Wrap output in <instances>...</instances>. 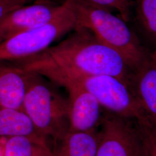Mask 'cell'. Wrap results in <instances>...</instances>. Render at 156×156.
<instances>
[{
	"instance_id": "obj_19",
	"label": "cell",
	"mask_w": 156,
	"mask_h": 156,
	"mask_svg": "<svg viewBox=\"0 0 156 156\" xmlns=\"http://www.w3.org/2000/svg\"><path fill=\"white\" fill-rule=\"evenodd\" d=\"M39 156H53V154L51 153V151L50 150V149H48Z\"/></svg>"
},
{
	"instance_id": "obj_15",
	"label": "cell",
	"mask_w": 156,
	"mask_h": 156,
	"mask_svg": "<svg viewBox=\"0 0 156 156\" xmlns=\"http://www.w3.org/2000/svg\"><path fill=\"white\" fill-rule=\"evenodd\" d=\"M95 5L111 11L115 10L119 12V16L128 22L130 14L131 0H88Z\"/></svg>"
},
{
	"instance_id": "obj_7",
	"label": "cell",
	"mask_w": 156,
	"mask_h": 156,
	"mask_svg": "<svg viewBox=\"0 0 156 156\" xmlns=\"http://www.w3.org/2000/svg\"><path fill=\"white\" fill-rule=\"evenodd\" d=\"M128 86L142 112L143 126L156 132V51H150L132 71Z\"/></svg>"
},
{
	"instance_id": "obj_18",
	"label": "cell",
	"mask_w": 156,
	"mask_h": 156,
	"mask_svg": "<svg viewBox=\"0 0 156 156\" xmlns=\"http://www.w3.org/2000/svg\"><path fill=\"white\" fill-rule=\"evenodd\" d=\"M34 1V3H44V4H56L55 2V0H30V1Z\"/></svg>"
},
{
	"instance_id": "obj_12",
	"label": "cell",
	"mask_w": 156,
	"mask_h": 156,
	"mask_svg": "<svg viewBox=\"0 0 156 156\" xmlns=\"http://www.w3.org/2000/svg\"><path fill=\"white\" fill-rule=\"evenodd\" d=\"M98 132L68 131L53 142V156H96Z\"/></svg>"
},
{
	"instance_id": "obj_3",
	"label": "cell",
	"mask_w": 156,
	"mask_h": 156,
	"mask_svg": "<svg viewBox=\"0 0 156 156\" xmlns=\"http://www.w3.org/2000/svg\"><path fill=\"white\" fill-rule=\"evenodd\" d=\"M28 84L23 111L32 120L39 133L53 142L69 131V103L43 76L29 72Z\"/></svg>"
},
{
	"instance_id": "obj_14",
	"label": "cell",
	"mask_w": 156,
	"mask_h": 156,
	"mask_svg": "<svg viewBox=\"0 0 156 156\" xmlns=\"http://www.w3.org/2000/svg\"><path fill=\"white\" fill-rule=\"evenodd\" d=\"M49 149L47 144L27 136L6 138L2 156H39Z\"/></svg>"
},
{
	"instance_id": "obj_10",
	"label": "cell",
	"mask_w": 156,
	"mask_h": 156,
	"mask_svg": "<svg viewBox=\"0 0 156 156\" xmlns=\"http://www.w3.org/2000/svg\"><path fill=\"white\" fill-rule=\"evenodd\" d=\"M128 23L145 49L156 51V0H131Z\"/></svg>"
},
{
	"instance_id": "obj_1",
	"label": "cell",
	"mask_w": 156,
	"mask_h": 156,
	"mask_svg": "<svg viewBox=\"0 0 156 156\" xmlns=\"http://www.w3.org/2000/svg\"><path fill=\"white\" fill-rule=\"evenodd\" d=\"M73 30L58 44L13 64L57 84L70 78L96 75L115 76L128 84L132 70L123 56L89 30L76 27Z\"/></svg>"
},
{
	"instance_id": "obj_2",
	"label": "cell",
	"mask_w": 156,
	"mask_h": 156,
	"mask_svg": "<svg viewBox=\"0 0 156 156\" xmlns=\"http://www.w3.org/2000/svg\"><path fill=\"white\" fill-rule=\"evenodd\" d=\"M68 1L75 16L76 27L89 30L101 42L116 50L132 71L145 60L150 51L121 17L88 0Z\"/></svg>"
},
{
	"instance_id": "obj_4",
	"label": "cell",
	"mask_w": 156,
	"mask_h": 156,
	"mask_svg": "<svg viewBox=\"0 0 156 156\" xmlns=\"http://www.w3.org/2000/svg\"><path fill=\"white\" fill-rule=\"evenodd\" d=\"M76 27V19L68 0L57 16L42 26L15 35L0 43V64L36 55Z\"/></svg>"
},
{
	"instance_id": "obj_8",
	"label": "cell",
	"mask_w": 156,
	"mask_h": 156,
	"mask_svg": "<svg viewBox=\"0 0 156 156\" xmlns=\"http://www.w3.org/2000/svg\"><path fill=\"white\" fill-rule=\"evenodd\" d=\"M60 5L34 3L8 13L0 19V43L18 34L42 26L53 20L62 11Z\"/></svg>"
},
{
	"instance_id": "obj_13",
	"label": "cell",
	"mask_w": 156,
	"mask_h": 156,
	"mask_svg": "<svg viewBox=\"0 0 156 156\" xmlns=\"http://www.w3.org/2000/svg\"><path fill=\"white\" fill-rule=\"evenodd\" d=\"M0 136H27L47 144L46 138L37 130L22 109L0 108Z\"/></svg>"
},
{
	"instance_id": "obj_11",
	"label": "cell",
	"mask_w": 156,
	"mask_h": 156,
	"mask_svg": "<svg viewBox=\"0 0 156 156\" xmlns=\"http://www.w3.org/2000/svg\"><path fill=\"white\" fill-rule=\"evenodd\" d=\"M28 73L13 64H0V108L23 110Z\"/></svg>"
},
{
	"instance_id": "obj_16",
	"label": "cell",
	"mask_w": 156,
	"mask_h": 156,
	"mask_svg": "<svg viewBox=\"0 0 156 156\" xmlns=\"http://www.w3.org/2000/svg\"><path fill=\"white\" fill-rule=\"evenodd\" d=\"M30 0H0V19L8 13L27 5Z\"/></svg>"
},
{
	"instance_id": "obj_17",
	"label": "cell",
	"mask_w": 156,
	"mask_h": 156,
	"mask_svg": "<svg viewBox=\"0 0 156 156\" xmlns=\"http://www.w3.org/2000/svg\"><path fill=\"white\" fill-rule=\"evenodd\" d=\"M145 131L148 156H156V132L143 126Z\"/></svg>"
},
{
	"instance_id": "obj_6",
	"label": "cell",
	"mask_w": 156,
	"mask_h": 156,
	"mask_svg": "<svg viewBox=\"0 0 156 156\" xmlns=\"http://www.w3.org/2000/svg\"><path fill=\"white\" fill-rule=\"evenodd\" d=\"M101 125L96 156H148L145 131L136 120L108 112Z\"/></svg>"
},
{
	"instance_id": "obj_9",
	"label": "cell",
	"mask_w": 156,
	"mask_h": 156,
	"mask_svg": "<svg viewBox=\"0 0 156 156\" xmlns=\"http://www.w3.org/2000/svg\"><path fill=\"white\" fill-rule=\"evenodd\" d=\"M62 86L66 89L69 94V131L96 130L104 116V109L99 102L79 84L67 82Z\"/></svg>"
},
{
	"instance_id": "obj_20",
	"label": "cell",
	"mask_w": 156,
	"mask_h": 156,
	"mask_svg": "<svg viewBox=\"0 0 156 156\" xmlns=\"http://www.w3.org/2000/svg\"><path fill=\"white\" fill-rule=\"evenodd\" d=\"M4 142L2 143L0 141V156H2L3 151H4Z\"/></svg>"
},
{
	"instance_id": "obj_5",
	"label": "cell",
	"mask_w": 156,
	"mask_h": 156,
	"mask_svg": "<svg viewBox=\"0 0 156 156\" xmlns=\"http://www.w3.org/2000/svg\"><path fill=\"white\" fill-rule=\"evenodd\" d=\"M75 82L93 95L102 108L115 115L136 120L144 126V120L138 102L128 84L109 75L83 76L66 79L58 85Z\"/></svg>"
}]
</instances>
